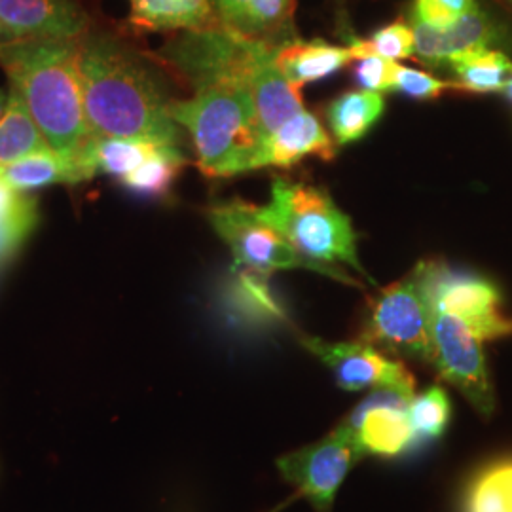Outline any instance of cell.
Segmentation results:
<instances>
[{
  "label": "cell",
  "mask_w": 512,
  "mask_h": 512,
  "mask_svg": "<svg viewBox=\"0 0 512 512\" xmlns=\"http://www.w3.org/2000/svg\"><path fill=\"white\" fill-rule=\"evenodd\" d=\"M164 147L171 145L143 137H92L76 160L93 177L97 173H105L122 179L156 156Z\"/></svg>",
  "instance_id": "obj_21"
},
{
  "label": "cell",
  "mask_w": 512,
  "mask_h": 512,
  "mask_svg": "<svg viewBox=\"0 0 512 512\" xmlns=\"http://www.w3.org/2000/svg\"><path fill=\"white\" fill-rule=\"evenodd\" d=\"M446 71L454 76L450 84L456 92L501 93L512 74V61L495 48H480L454 57Z\"/></svg>",
  "instance_id": "obj_23"
},
{
  "label": "cell",
  "mask_w": 512,
  "mask_h": 512,
  "mask_svg": "<svg viewBox=\"0 0 512 512\" xmlns=\"http://www.w3.org/2000/svg\"><path fill=\"white\" fill-rule=\"evenodd\" d=\"M463 512H512V458L494 461L473 476Z\"/></svg>",
  "instance_id": "obj_26"
},
{
  "label": "cell",
  "mask_w": 512,
  "mask_h": 512,
  "mask_svg": "<svg viewBox=\"0 0 512 512\" xmlns=\"http://www.w3.org/2000/svg\"><path fill=\"white\" fill-rule=\"evenodd\" d=\"M300 344L329 366L336 384L344 391L393 389L408 397L416 395V380L403 361L389 359L368 342H327L302 334Z\"/></svg>",
  "instance_id": "obj_10"
},
{
  "label": "cell",
  "mask_w": 512,
  "mask_h": 512,
  "mask_svg": "<svg viewBox=\"0 0 512 512\" xmlns=\"http://www.w3.org/2000/svg\"><path fill=\"white\" fill-rule=\"evenodd\" d=\"M171 118L186 128L207 177H236L256 171L264 143L255 99L243 84H205L188 101L171 103Z\"/></svg>",
  "instance_id": "obj_3"
},
{
  "label": "cell",
  "mask_w": 512,
  "mask_h": 512,
  "mask_svg": "<svg viewBox=\"0 0 512 512\" xmlns=\"http://www.w3.org/2000/svg\"><path fill=\"white\" fill-rule=\"evenodd\" d=\"M346 46L353 50L357 59L363 55H380L391 61L410 59L414 57V31L410 23L397 19L374 31L370 38L346 33Z\"/></svg>",
  "instance_id": "obj_28"
},
{
  "label": "cell",
  "mask_w": 512,
  "mask_h": 512,
  "mask_svg": "<svg viewBox=\"0 0 512 512\" xmlns=\"http://www.w3.org/2000/svg\"><path fill=\"white\" fill-rule=\"evenodd\" d=\"M78 74L92 137H143L179 147L171 99L147 59L110 35L78 38Z\"/></svg>",
  "instance_id": "obj_1"
},
{
  "label": "cell",
  "mask_w": 512,
  "mask_h": 512,
  "mask_svg": "<svg viewBox=\"0 0 512 512\" xmlns=\"http://www.w3.org/2000/svg\"><path fill=\"white\" fill-rule=\"evenodd\" d=\"M408 23L414 31V57L429 69H446L458 55L494 48L507 40L501 23L482 4L446 27H433L412 18Z\"/></svg>",
  "instance_id": "obj_12"
},
{
  "label": "cell",
  "mask_w": 512,
  "mask_h": 512,
  "mask_svg": "<svg viewBox=\"0 0 512 512\" xmlns=\"http://www.w3.org/2000/svg\"><path fill=\"white\" fill-rule=\"evenodd\" d=\"M222 27L241 37L285 46L298 40L294 27L296 0H211Z\"/></svg>",
  "instance_id": "obj_15"
},
{
  "label": "cell",
  "mask_w": 512,
  "mask_h": 512,
  "mask_svg": "<svg viewBox=\"0 0 512 512\" xmlns=\"http://www.w3.org/2000/svg\"><path fill=\"white\" fill-rule=\"evenodd\" d=\"M0 42H10V38H8V35L4 33V29L0 27Z\"/></svg>",
  "instance_id": "obj_36"
},
{
  "label": "cell",
  "mask_w": 512,
  "mask_h": 512,
  "mask_svg": "<svg viewBox=\"0 0 512 512\" xmlns=\"http://www.w3.org/2000/svg\"><path fill=\"white\" fill-rule=\"evenodd\" d=\"M37 224V200L0 183V270L14 260Z\"/></svg>",
  "instance_id": "obj_25"
},
{
  "label": "cell",
  "mask_w": 512,
  "mask_h": 512,
  "mask_svg": "<svg viewBox=\"0 0 512 512\" xmlns=\"http://www.w3.org/2000/svg\"><path fill=\"white\" fill-rule=\"evenodd\" d=\"M431 304L416 272L368 298L359 340L389 355L431 361Z\"/></svg>",
  "instance_id": "obj_6"
},
{
  "label": "cell",
  "mask_w": 512,
  "mask_h": 512,
  "mask_svg": "<svg viewBox=\"0 0 512 512\" xmlns=\"http://www.w3.org/2000/svg\"><path fill=\"white\" fill-rule=\"evenodd\" d=\"M0 65L52 150L76 160L92 139L78 74V38L0 42Z\"/></svg>",
  "instance_id": "obj_2"
},
{
  "label": "cell",
  "mask_w": 512,
  "mask_h": 512,
  "mask_svg": "<svg viewBox=\"0 0 512 512\" xmlns=\"http://www.w3.org/2000/svg\"><path fill=\"white\" fill-rule=\"evenodd\" d=\"M258 215L300 255L327 266L340 262L368 277L357 255V232L351 219L325 188L275 177L272 200L266 207H258Z\"/></svg>",
  "instance_id": "obj_4"
},
{
  "label": "cell",
  "mask_w": 512,
  "mask_h": 512,
  "mask_svg": "<svg viewBox=\"0 0 512 512\" xmlns=\"http://www.w3.org/2000/svg\"><path fill=\"white\" fill-rule=\"evenodd\" d=\"M429 363L437 368L444 382L454 385L475 406L480 416L490 418L494 414V385L486 368L482 342L454 315L439 310L431 313Z\"/></svg>",
  "instance_id": "obj_8"
},
{
  "label": "cell",
  "mask_w": 512,
  "mask_h": 512,
  "mask_svg": "<svg viewBox=\"0 0 512 512\" xmlns=\"http://www.w3.org/2000/svg\"><path fill=\"white\" fill-rule=\"evenodd\" d=\"M412 397L393 389H374L348 420L355 442L363 456L397 458L412 450L416 433L408 418Z\"/></svg>",
  "instance_id": "obj_11"
},
{
  "label": "cell",
  "mask_w": 512,
  "mask_h": 512,
  "mask_svg": "<svg viewBox=\"0 0 512 512\" xmlns=\"http://www.w3.org/2000/svg\"><path fill=\"white\" fill-rule=\"evenodd\" d=\"M384 110L385 99L382 93L370 90L340 93L325 110L334 143L338 147H346L361 141L384 116Z\"/></svg>",
  "instance_id": "obj_22"
},
{
  "label": "cell",
  "mask_w": 512,
  "mask_h": 512,
  "mask_svg": "<svg viewBox=\"0 0 512 512\" xmlns=\"http://www.w3.org/2000/svg\"><path fill=\"white\" fill-rule=\"evenodd\" d=\"M93 175L73 158H65L55 150H46L21 158L12 164L0 165V183L18 192L46 188L52 184H76L92 179Z\"/></svg>",
  "instance_id": "obj_20"
},
{
  "label": "cell",
  "mask_w": 512,
  "mask_h": 512,
  "mask_svg": "<svg viewBox=\"0 0 512 512\" xmlns=\"http://www.w3.org/2000/svg\"><path fill=\"white\" fill-rule=\"evenodd\" d=\"M452 416V403L440 385H429L408 404V418L418 440H435L444 435Z\"/></svg>",
  "instance_id": "obj_29"
},
{
  "label": "cell",
  "mask_w": 512,
  "mask_h": 512,
  "mask_svg": "<svg viewBox=\"0 0 512 512\" xmlns=\"http://www.w3.org/2000/svg\"><path fill=\"white\" fill-rule=\"evenodd\" d=\"M357 57L349 46H336L323 38L293 40L277 50V65L294 86L302 88L342 71Z\"/></svg>",
  "instance_id": "obj_17"
},
{
  "label": "cell",
  "mask_w": 512,
  "mask_h": 512,
  "mask_svg": "<svg viewBox=\"0 0 512 512\" xmlns=\"http://www.w3.org/2000/svg\"><path fill=\"white\" fill-rule=\"evenodd\" d=\"M397 61L385 59L380 55H363L355 59L353 80L370 92H393V76Z\"/></svg>",
  "instance_id": "obj_32"
},
{
  "label": "cell",
  "mask_w": 512,
  "mask_h": 512,
  "mask_svg": "<svg viewBox=\"0 0 512 512\" xmlns=\"http://www.w3.org/2000/svg\"><path fill=\"white\" fill-rule=\"evenodd\" d=\"M495 2H499L501 6H505L509 12L512 14V0H495Z\"/></svg>",
  "instance_id": "obj_35"
},
{
  "label": "cell",
  "mask_w": 512,
  "mask_h": 512,
  "mask_svg": "<svg viewBox=\"0 0 512 512\" xmlns=\"http://www.w3.org/2000/svg\"><path fill=\"white\" fill-rule=\"evenodd\" d=\"M6 107H8V93L4 92V90H0V118L4 116Z\"/></svg>",
  "instance_id": "obj_34"
},
{
  "label": "cell",
  "mask_w": 512,
  "mask_h": 512,
  "mask_svg": "<svg viewBox=\"0 0 512 512\" xmlns=\"http://www.w3.org/2000/svg\"><path fill=\"white\" fill-rule=\"evenodd\" d=\"M285 505H287V503H285ZM285 505H281V507H279V509H283V507H285ZM279 509H277V511H279ZM277 511H270V512H277Z\"/></svg>",
  "instance_id": "obj_37"
},
{
  "label": "cell",
  "mask_w": 512,
  "mask_h": 512,
  "mask_svg": "<svg viewBox=\"0 0 512 512\" xmlns=\"http://www.w3.org/2000/svg\"><path fill=\"white\" fill-rule=\"evenodd\" d=\"M308 156L330 162L336 156V143L321 120L311 110L302 109L264 139L255 169H289Z\"/></svg>",
  "instance_id": "obj_16"
},
{
  "label": "cell",
  "mask_w": 512,
  "mask_h": 512,
  "mask_svg": "<svg viewBox=\"0 0 512 512\" xmlns=\"http://www.w3.org/2000/svg\"><path fill=\"white\" fill-rule=\"evenodd\" d=\"M133 27L143 31H202L219 27L211 0H129Z\"/></svg>",
  "instance_id": "obj_19"
},
{
  "label": "cell",
  "mask_w": 512,
  "mask_h": 512,
  "mask_svg": "<svg viewBox=\"0 0 512 512\" xmlns=\"http://www.w3.org/2000/svg\"><path fill=\"white\" fill-rule=\"evenodd\" d=\"M414 272L431 308L454 315L480 342L511 336L512 319L501 315L503 294L492 279L444 260H421Z\"/></svg>",
  "instance_id": "obj_7"
},
{
  "label": "cell",
  "mask_w": 512,
  "mask_h": 512,
  "mask_svg": "<svg viewBox=\"0 0 512 512\" xmlns=\"http://www.w3.org/2000/svg\"><path fill=\"white\" fill-rule=\"evenodd\" d=\"M251 92L255 99L258 128L264 139L304 109L300 88L294 86L277 65V52L256 71Z\"/></svg>",
  "instance_id": "obj_18"
},
{
  "label": "cell",
  "mask_w": 512,
  "mask_h": 512,
  "mask_svg": "<svg viewBox=\"0 0 512 512\" xmlns=\"http://www.w3.org/2000/svg\"><path fill=\"white\" fill-rule=\"evenodd\" d=\"M501 93H503V97H505L509 103H512V74L509 76V80H507V84H505V88L501 90Z\"/></svg>",
  "instance_id": "obj_33"
},
{
  "label": "cell",
  "mask_w": 512,
  "mask_h": 512,
  "mask_svg": "<svg viewBox=\"0 0 512 512\" xmlns=\"http://www.w3.org/2000/svg\"><path fill=\"white\" fill-rule=\"evenodd\" d=\"M478 6L480 0H412L408 18L433 27H446Z\"/></svg>",
  "instance_id": "obj_30"
},
{
  "label": "cell",
  "mask_w": 512,
  "mask_h": 512,
  "mask_svg": "<svg viewBox=\"0 0 512 512\" xmlns=\"http://www.w3.org/2000/svg\"><path fill=\"white\" fill-rule=\"evenodd\" d=\"M220 302L226 315L245 329H277L291 323L270 285V275L251 268L232 266L222 285Z\"/></svg>",
  "instance_id": "obj_14"
},
{
  "label": "cell",
  "mask_w": 512,
  "mask_h": 512,
  "mask_svg": "<svg viewBox=\"0 0 512 512\" xmlns=\"http://www.w3.org/2000/svg\"><path fill=\"white\" fill-rule=\"evenodd\" d=\"M363 458L351 429L340 423L325 439L281 456L277 469L310 501L315 512H330L342 482Z\"/></svg>",
  "instance_id": "obj_9"
},
{
  "label": "cell",
  "mask_w": 512,
  "mask_h": 512,
  "mask_svg": "<svg viewBox=\"0 0 512 512\" xmlns=\"http://www.w3.org/2000/svg\"><path fill=\"white\" fill-rule=\"evenodd\" d=\"M184 165H186V158L181 148L164 147L141 167L122 177L120 183L133 194L147 196V198H160L171 190Z\"/></svg>",
  "instance_id": "obj_27"
},
{
  "label": "cell",
  "mask_w": 512,
  "mask_h": 512,
  "mask_svg": "<svg viewBox=\"0 0 512 512\" xmlns=\"http://www.w3.org/2000/svg\"><path fill=\"white\" fill-rule=\"evenodd\" d=\"M448 90H452V84L435 78L433 74L421 73L418 69H410L403 65L395 67L393 92L403 93L412 99H437Z\"/></svg>",
  "instance_id": "obj_31"
},
{
  "label": "cell",
  "mask_w": 512,
  "mask_h": 512,
  "mask_svg": "<svg viewBox=\"0 0 512 512\" xmlns=\"http://www.w3.org/2000/svg\"><path fill=\"white\" fill-rule=\"evenodd\" d=\"M0 27L10 40L80 38L90 16L74 0H0Z\"/></svg>",
  "instance_id": "obj_13"
},
{
  "label": "cell",
  "mask_w": 512,
  "mask_h": 512,
  "mask_svg": "<svg viewBox=\"0 0 512 512\" xmlns=\"http://www.w3.org/2000/svg\"><path fill=\"white\" fill-rule=\"evenodd\" d=\"M207 219L220 239L230 247L234 255V266L251 268L268 275L279 270H310L329 275L351 287H363L346 272L300 255L272 224L258 215V207L253 203L230 200L211 205Z\"/></svg>",
  "instance_id": "obj_5"
},
{
  "label": "cell",
  "mask_w": 512,
  "mask_h": 512,
  "mask_svg": "<svg viewBox=\"0 0 512 512\" xmlns=\"http://www.w3.org/2000/svg\"><path fill=\"white\" fill-rule=\"evenodd\" d=\"M52 150L44 133L14 88L8 93V107L0 118V165Z\"/></svg>",
  "instance_id": "obj_24"
}]
</instances>
